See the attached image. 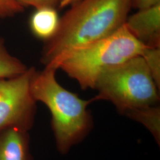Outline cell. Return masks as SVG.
I'll return each mask as SVG.
<instances>
[{
  "label": "cell",
  "instance_id": "obj_8",
  "mask_svg": "<svg viewBox=\"0 0 160 160\" xmlns=\"http://www.w3.org/2000/svg\"><path fill=\"white\" fill-rule=\"evenodd\" d=\"M59 20L56 8L45 7L35 8L29 18V29L34 37L47 42L56 34Z\"/></svg>",
  "mask_w": 160,
  "mask_h": 160
},
{
  "label": "cell",
  "instance_id": "obj_10",
  "mask_svg": "<svg viewBox=\"0 0 160 160\" xmlns=\"http://www.w3.org/2000/svg\"><path fill=\"white\" fill-rule=\"evenodd\" d=\"M28 67L8 51L5 40L0 38V80L17 77L25 72Z\"/></svg>",
  "mask_w": 160,
  "mask_h": 160
},
{
  "label": "cell",
  "instance_id": "obj_12",
  "mask_svg": "<svg viewBox=\"0 0 160 160\" xmlns=\"http://www.w3.org/2000/svg\"><path fill=\"white\" fill-rule=\"evenodd\" d=\"M24 10L17 0H0V18L14 17Z\"/></svg>",
  "mask_w": 160,
  "mask_h": 160
},
{
  "label": "cell",
  "instance_id": "obj_9",
  "mask_svg": "<svg viewBox=\"0 0 160 160\" xmlns=\"http://www.w3.org/2000/svg\"><path fill=\"white\" fill-rule=\"evenodd\" d=\"M145 126L160 143V108L155 105L130 111L125 114Z\"/></svg>",
  "mask_w": 160,
  "mask_h": 160
},
{
  "label": "cell",
  "instance_id": "obj_11",
  "mask_svg": "<svg viewBox=\"0 0 160 160\" xmlns=\"http://www.w3.org/2000/svg\"><path fill=\"white\" fill-rule=\"evenodd\" d=\"M157 86L160 88V48L146 47L141 55Z\"/></svg>",
  "mask_w": 160,
  "mask_h": 160
},
{
  "label": "cell",
  "instance_id": "obj_3",
  "mask_svg": "<svg viewBox=\"0 0 160 160\" xmlns=\"http://www.w3.org/2000/svg\"><path fill=\"white\" fill-rule=\"evenodd\" d=\"M145 48L125 23L108 36L69 52L58 61L54 68L62 70L76 81L82 90L94 89L104 71L141 55Z\"/></svg>",
  "mask_w": 160,
  "mask_h": 160
},
{
  "label": "cell",
  "instance_id": "obj_7",
  "mask_svg": "<svg viewBox=\"0 0 160 160\" xmlns=\"http://www.w3.org/2000/svg\"><path fill=\"white\" fill-rule=\"evenodd\" d=\"M0 160H31L28 130L12 127L0 132Z\"/></svg>",
  "mask_w": 160,
  "mask_h": 160
},
{
  "label": "cell",
  "instance_id": "obj_5",
  "mask_svg": "<svg viewBox=\"0 0 160 160\" xmlns=\"http://www.w3.org/2000/svg\"><path fill=\"white\" fill-rule=\"evenodd\" d=\"M35 70L31 67L17 77L0 80V132L12 127L28 131L32 125L36 102L30 86Z\"/></svg>",
  "mask_w": 160,
  "mask_h": 160
},
{
  "label": "cell",
  "instance_id": "obj_14",
  "mask_svg": "<svg viewBox=\"0 0 160 160\" xmlns=\"http://www.w3.org/2000/svg\"><path fill=\"white\" fill-rule=\"evenodd\" d=\"M160 3V0H132V8L141 10Z\"/></svg>",
  "mask_w": 160,
  "mask_h": 160
},
{
  "label": "cell",
  "instance_id": "obj_2",
  "mask_svg": "<svg viewBox=\"0 0 160 160\" xmlns=\"http://www.w3.org/2000/svg\"><path fill=\"white\" fill-rule=\"evenodd\" d=\"M56 72L51 68L36 69L30 88L36 102L43 103L50 111L58 149L65 154L92 131L93 121L87 108L92 101L83 100L65 88L58 82Z\"/></svg>",
  "mask_w": 160,
  "mask_h": 160
},
{
  "label": "cell",
  "instance_id": "obj_6",
  "mask_svg": "<svg viewBox=\"0 0 160 160\" xmlns=\"http://www.w3.org/2000/svg\"><path fill=\"white\" fill-rule=\"evenodd\" d=\"M131 34L143 46L160 48V3L138 10L125 22Z\"/></svg>",
  "mask_w": 160,
  "mask_h": 160
},
{
  "label": "cell",
  "instance_id": "obj_4",
  "mask_svg": "<svg viewBox=\"0 0 160 160\" xmlns=\"http://www.w3.org/2000/svg\"><path fill=\"white\" fill-rule=\"evenodd\" d=\"M92 102L106 100L122 114L158 105L160 88L141 55L110 67L98 78Z\"/></svg>",
  "mask_w": 160,
  "mask_h": 160
},
{
  "label": "cell",
  "instance_id": "obj_13",
  "mask_svg": "<svg viewBox=\"0 0 160 160\" xmlns=\"http://www.w3.org/2000/svg\"><path fill=\"white\" fill-rule=\"evenodd\" d=\"M20 5L24 7H32L34 9L40 7H53L58 6L60 0H17Z\"/></svg>",
  "mask_w": 160,
  "mask_h": 160
},
{
  "label": "cell",
  "instance_id": "obj_15",
  "mask_svg": "<svg viewBox=\"0 0 160 160\" xmlns=\"http://www.w3.org/2000/svg\"><path fill=\"white\" fill-rule=\"evenodd\" d=\"M78 0H60L58 7L60 9L68 7Z\"/></svg>",
  "mask_w": 160,
  "mask_h": 160
},
{
  "label": "cell",
  "instance_id": "obj_1",
  "mask_svg": "<svg viewBox=\"0 0 160 160\" xmlns=\"http://www.w3.org/2000/svg\"><path fill=\"white\" fill-rule=\"evenodd\" d=\"M68 7L56 34L45 42L41 62L46 68L55 69L69 52L118 30L126 22L132 0H78Z\"/></svg>",
  "mask_w": 160,
  "mask_h": 160
}]
</instances>
